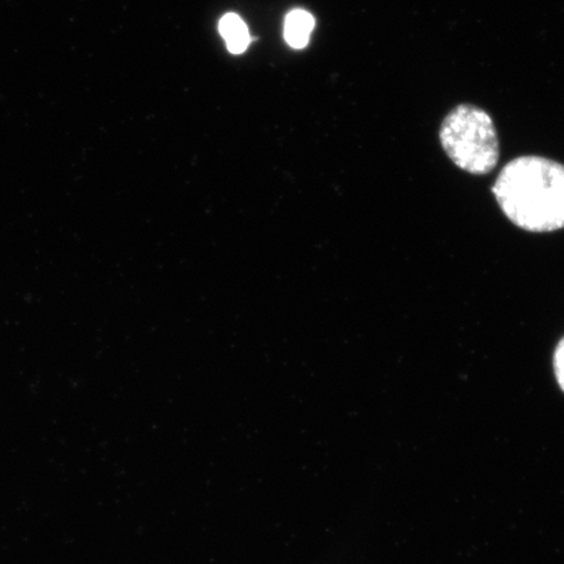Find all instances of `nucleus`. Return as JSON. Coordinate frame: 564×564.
Instances as JSON below:
<instances>
[{"label": "nucleus", "mask_w": 564, "mask_h": 564, "mask_svg": "<svg viewBox=\"0 0 564 564\" xmlns=\"http://www.w3.org/2000/svg\"><path fill=\"white\" fill-rule=\"evenodd\" d=\"M444 152L462 171L474 175L489 174L499 161V139L488 111L463 104L451 110L441 126Z\"/></svg>", "instance_id": "2"}, {"label": "nucleus", "mask_w": 564, "mask_h": 564, "mask_svg": "<svg viewBox=\"0 0 564 564\" xmlns=\"http://www.w3.org/2000/svg\"><path fill=\"white\" fill-rule=\"evenodd\" d=\"M553 364L556 383H558L561 390L564 392V337L558 345H556Z\"/></svg>", "instance_id": "5"}, {"label": "nucleus", "mask_w": 564, "mask_h": 564, "mask_svg": "<svg viewBox=\"0 0 564 564\" xmlns=\"http://www.w3.org/2000/svg\"><path fill=\"white\" fill-rule=\"evenodd\" d=\"M315 28V18L306 10H293L288 13L284 25V37L289 46L305 48Z\"/></svg>", "instance_id": "3"}, {"label": "nucleus", "mask_w": 564, "mask_h": 564, "mask_svg": "<svg viewBox=\"0 0 564 564\" xmlns=\"http://www.w3.org/2000/svg\"><path fill=\"white\" fill-rule=\"evenodd\" d=\"M218 32L227 42L229 53L243 54L251 44V35L243 19L237 13H227L218 23Z\"/></svg>", "instance_id": "4"}, {"label": "nucleus", "mask_w": 564, "mask_h": 564, "mask_svg": "<svg viewBox=\"0 0 564 564\" xmlns=\"http://www.w3.org/2000/svg\"><path fill=\"white\" fill-rule=\"evenodd\" d=\"M505 216L532 232L564 229V165L541 156L513 159L491 188Z\"/></svg>", "instance_id": "1"}]
</instances>
